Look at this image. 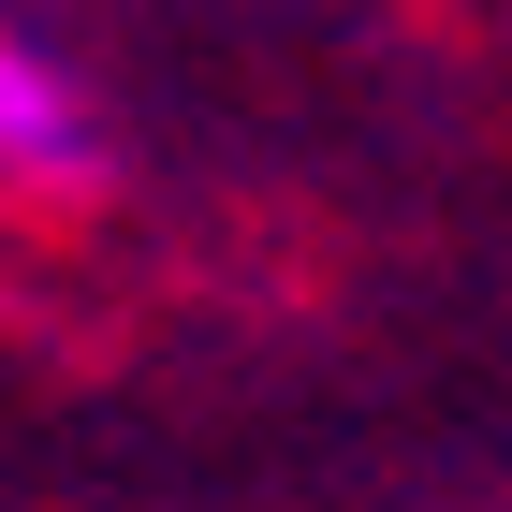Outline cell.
<instances>
[{
  "label": "cell",
  "instance_id": "6da1fadb",
  "mask_svg": "<svg viewBox=\"0 0 512 512\" xmlns=\"http://www.w3.org/2000/svg\"><path fill=\"white\" fill-rule=\"evenodd\" d=\"M88 161H103V118H88V88L44 59V44H0V176H44V191H74Z\"/></svg>",
  "mask_w": 512,
  "mask_h": 512
}]
</instances>
